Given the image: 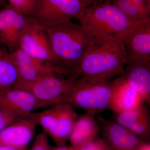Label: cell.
Returning a JSON list of instances; mask_svg holds the SVG:
<instances>
[{
	"label": "cell",
	"instance_id": "cell-28",
	"mask_svg": "<svg viewBox=\"0 0 150 150\" xmlns=\"http://www.w3.org/2000/svg\"><path fill=\"white\" fill-rule=\"evenodd\" d=\"M0 150H27V149H18L6 146H0Z\"/></svg>",
	"mask_w": 150,
	"mask_h": 150
},
{
	"label": "cell",
	"instance_id": "cell-31",
	"mask_svg": "<svg viewBox=\"0 0 150 150\" xmlns=\"http://www.w3.org/2000/svg\"><path fill=\"white\" fill-rule=\"evenodd\" d=\"M148 6L150 8V0H145Z\"/></svg>",
	"mask_w": 150,
	"mask_h": 150
},
{
	"label": "cell",
	"instance_id": "cell-11",
	"mask_svg": "<svg viewBox=\"0 0 150 150\" xmlns=\"http://www.w3.org/2000/svg\"><path fill=\"white\" fill-rule=\"evenodd\" d=\"M28 17L8 4L0 10V43L10 52L18 48L20 37Z\"/></svg>",
	"mask_w": 150,
	"mask_h": 150
},
{
	"label": "cell",
	"instance_id": "cell-21",
	"mask_svg": "<svg viewBox=\"0 0 150 150\" xmlns=\"http://www.w3.org/2000/svg\"><path fill=\"white\" fill-rule=\"evenodd\" d=\"M77 150H111L103 139L95 138L83 145Z\"/></svg>",
	"mask_w": 150,
	"mask_h": 150
},
{
	"label": "cell",
	"instance_id": "cell-3",
	"mask_svg": "<svg viewBox=\"0 0 150 150\" xmlns=\"http://www.w3.org/2000/svg\"><path fill=\"white\" fill-rule=\"evenodd\" d=\"M77 20L91 38L110 36L118 38L134 23L109 2H99L87 7Z\"/></svg>",
	"mask_w": 150,
	"mask_h": 150
},
{
	"label": "cell",
	"instance_id": "cell-12",
	"mask_svg": "<svg viewBox=\"0 0 150 150\" xmlns=\"http://www.w3.org/2000/svg\"><path fill=\"white\" fill-rule=\"evenodd\" d=\"M103 139L111 150H135L144 141L115 121L106 120L98 115Z\"/></svg>",
	"mask_w": 150,
	"mask_h": 150
},
{
	"label": "cell",
	"instance_id": "cell-15",
	"mask_svg": "<svg viewBox=\"0 0 150 150\" xmlns=\"http://www.w3.org/2000/svg\"><path fill=\"white\" fill-rule=\"evenodd\" d=\"M120 76L150 105V61L127 63Z\"/></svg>",
	"mask_w": 150,
	"mask_h": 150
},
{
	"label": "cell",
	"instance_id": "cell-17",
	"mask_svg": "<svg viewBox=\"0 0 150 150\" xmlns=\"http://www.w3.org/2000/svg\"><path fill=\"white\" fill-rule=\"evenodd\" d=\"M114 114L115 122L125 127L144 142L149 141L150 119L147 108L143 105L134 110Z\"/></svg>",
	"mask_w": 150,
	"mask_h": 150
},
{
	"label": "cell",
	"instance_id": "cell-7",
	"mask_svg": "<svg viewBox=\"0 0 150 150\" xmlns=\"http://www.w3.org/2000/svg\"><path fill=\"white\" fill-rule=\"evenodd\" d=\"M86 7L79 0H38L30 17L48 28L77 19Z\"/></svg>",
	"mask_w": 150,
	"mask_h": 150
},
{
	"label": "cell",
	"instance_id": "cell-5",
	"mask_svg": "<svg viewBox=\"0 0 150 150\" xmlns=\"http://www.w3.org/2000/svg\"><path fill=\"white\" fill-rule=\"evenodd\" d=\"M50 73L27 82H17L14 87L32 94L43 108L66 103L76 77Z\"/></svg>",
	"mask_w": 150,
	"mask_h": 150
},
{
	"label": "cell",
	"instance_id": "cell-1",
	"mask_svg": "<svg viewBox=\"0 0 150 150\" xmlns=\"http://www.w3.org/2000/svg\"><path fill=\"white\" fill-rule=\"evenodd\" d=\"M127 64L123 42L110 36L91 38L73 76L93 79H111L123 74Z\"/></svg>",
	"mask_w": 150,
	"mask_h": 150
},
{
	"label": "cell",
	"instance_id": "cell-27",
	"mask_svg": "<svg viewBox=\"0 0 150 150\" xmlns=\"http://www.w3.org/2000/svg\"><path fill=\"white\" fill-rule=\"evenodd\" d=\"M79 1L84 4L86 6V7L89 6H91L95 3L101 2L100 0H79Z\"/></svg>",
	"mask_w": 150,
	"mask_h": 150
},
{
	"label": "cell",
	"instance_id": "cell-16",
	"mask_svg": "<svg viewBox=\"0 0 150 150\" xmlns=\"http://www.w3.org/2000/svg\"><path fill=\"white\" fill-rule=\"evenodd\" d=\"M114 90L110 110L114 113L130 111L143 105L144 99L120 76L113 80Z\"/></svg>",
	"mask_w": 150,
	"mask_h": 150
},
{
	"label": "cell",
	"instance_id": "cell-32",
	"mask_svg": "<svg viewBox=\"0 0 150 150\" xmlns=\"http://www.w3.org/2000/svg\"><path fill=\"white\" fill-rule=\"evenodd\" d=\"M1 5H0V8H1ZM0 10H1V9H0Z\"/></svg>",
	"mask_w": 150,
	"mask_h": 150
},
{
	"label": "cell",
	"instance_id": "cell-4",
	"mask_svg": "<svg viewBox=\"0 0 150 150\" xmlns=\"http://www.w3.org/2000/svg\"><path fill=\"white\" fill-rule=\"evenodd\" d=\"M113 90L111 79L76 78L66 103L95 115L110 110Z\"/></svg>",
	"mask_w": 150,
	"mask_h": 150
},
{
	"label": "cell",
	"instance_id": "cell-9",
	"mask_svg": "<svg viewBox=\"0 0 150 150\" xmlns=\"http://www.w3.org/2000/svg\"><path fill=\"white\" fill-rule=\"evenodd\" d=\"M118 38L125 47L127 64L150 61V18L134 22Z\"/></svg>",
	"mask_w": 150,
	"mask_h": 150
},
{
	"label": "cell",
	"instance_id": "cell-10",
	"mask_svg": "<svg viewBox=\"0 0 150 150\" xmlns=\"http://www.w3.org/2000/svg\"><path fill=\"white\" fill-rule=\"evenodd\" d=\"M7 54L16 68L18 74L17 82L31 81L42 75L50 73L70 76L69 73L64 68L33 58L20 48Z\"/></svg>",
	"mask_w": 150,
	"mask_h": 150
},
{
	"label": "cell",
	"instance_id": "cell-22",
	"mask_svg": "<svg viewBox=\"0 0 150 150\" xmlns=\"http://www.w3.org/2000/svg\"><path fill=\"white\" fill-rule=\"evenodd\" d=\"M51 148L48 135L42 131L35 137L30 150H50Z\"/></svg>",
	"mask_w": 150,
	"mask_h": 150
},
{
	"label": "cell",
	"instance_id": "cell-6",
	"mask_svg": "<svg viewBox=\"0 0 150 150\" xmlns=\"http://www.w3.org/2000/svg\"><path fill=\"white\" fill-rule=\"evenodd\" d=\"M32 116L37 125L57 145L66 144L78 117L74 107L67 103H59L43 111L34 112Z\"/></svg>",
	"mask_w": 150,
	"mask_h": 150
},
{
	"label": "cell",
	"instance_id": "cell-18",
	"mask_svg": "<svg viewBox=\"0 0 150 150\" xmlns=\"http://www.w3.org/2000/svg\"><path fill=\"white\" fill-rule=\"evenodd\" d=\"M99 131L98 121L95 115L87 113L78 117L69 140L75 150H77L88 142L95 139Z\"/></svg>",
	"mask_w": 150,
	"mask_h": 150
},
{
	"label": "cell",
	"instance_id": "cell-20",
	"mask_svg": "<svg viewBox=\"0 0 150 150\" xmlns=\"http://www.w3.org/2000/svg\"><path fill=\"white\" fill-rule=\"evenodd\" d=\"M8 4L27 16H30L38 0H6Z\"/></svg>",
	"mask_w": 150,
	"mask_h": 150
},
{
	"label": "cell",
	"instance_id": "cell-26",
	"mask_svg": "<svg viewBox=\"0 0 150 150\" xmlns=\"http://www.w3.org/2000/svg\"><path fill=\"white\" fill-rule=\"evenodd\" d=\"M135 150H150L149 142H144Z\"/></svg>",
	"mask_w": 150,
	"mask_h": 150
},
{
	"label": "cell",
	"instance_id": "cell-23",
	"mask_svg": "<svg viewBox=\"0 0 150 150\" xmlns=\"http://www.w3.org/2000/svg\"><path fill=\"white\" fill-rule=\"evenodd\" d=\"M18 118L12 112L0 107V131Z\"/></svg>",
	"mask_w": 150,
	"mask_h": 150
},
{
	"label": "cell",
	"instance_id": "cell-30",
	"mask_svg": "<svg viewBox=\"0 0 150 150\" xmlns=\"http://www.w3.org/2000/svg\"><path fill=\"white\" fill-rule=\"evenodd\" d=\"M5 54V52L3 51V50H2L1 48H0V56H2L3 55H4V54Z\"/></svg>",
	"mask_w": 150,
	"mask_h": 150
},
{
	"label": "cell",
	"instance_id": "cell-13",
	"mask_svg": "<svg viewBox=\"0 0 150 150\" xmlns=\"http://www.w3.org/2000/svg\"><path fill=\"white\" fill-rule=\"evenodd\" d=\"M19 118L0 131V146L27 149L34 137L37 124L32 116Z\"/></svg>",
	"mask_w": 150,
	"mask_h": 150
},
{
	"label": "cell",
	"instance_id": "cell-8",
	"mask_svg": "<svg viewBox=\"0 0 150 150\" xmlns=\"http://www.w3.org/2000/svg\"><path fill=\"white\" fill-rule=\"evenodd\" d=\"M18 48L33 58L62 67L51 50L46 28L30 17L21 35Z\"/></svg>",
	"mask_w": 150,
	"mask_h": 150
},
{
	"label": "cell",
	"instance_id": "cell-2",
	"mask_svg": "<svg viewBox=\"0 0 150 150\" xmlns=\"http://www.w3.org/2000/svg\"><path fill=\"white\" fill-rule=\"evenodd\" d=\"M54 56L71 76L90 41L79 23L72 21L46 28Z\"/></svg>",
	"mask_w": 150,
	"mask_h": 150
},
{
	"label": "cell",
	"instance_id": "cell-19",
	"mask_svg": "<svg viewBox=\"0 0 150 150\" xmlns=\"http://www.w3.org/2000/svg\"><path fill=\"white\" fill-rule=\"evenodd\" d=\"M18 80L16 68L6 53L0 56V93L14 87Z\"/></svg>",
	"mask_w": 150,
	"mask_h": 150
},
{
	"label": "cell",
	"instance_id": "cell-29",
	"mask_svg": "<svg viewBox=\"0 0 150 150\" xmlns=\"http://www.w3.org/2000/svg\"><path fill=\"white\" fill-rule=\"evenodd\" d=\"M8 4L6 0H0V5L1 7H4Z\"/></svg>",
	"mask_w": 150,
	"mask_h": 150
},
{
	"label": "cell",
	"instance_id": "cell-14",
	"mask_svg": "<svg viewBox=\"0 0 150 150\" xmlns=\"http://www.w3.org/2000/svg\"><path fill=\"white\" fill-rule=\"evenodd\" d=\"M0 107L19 117H30L35 110L42 108L29 92L15 87L0 93Z\"/></svg>",
	"mask_w": 150,
	"mask_h": 150
},
{
	"label": "cell",
	"instance_id": "cell-25",
	"mask_svg": "<svg viewBox=\"0 0 150 150\" xmlns=\"http://www.w3.org/2000/svg\"><path fill=\"white\" fill-rule=\"evenodd\" d=\"M50 150H75L71 146H67L66 144L57 145L55 147H51Z\"/></svg>",
	"mask_w": 150,
	"mask_h": 150
},
{
	"label": "cell",
	"instance_id": "cell-24",
	"mask_svg": "<svg viewBox=\"0 0 150 150\" xmlns=\"http://www.w3.org/2000/svg\"><path fill=\"white\" fill-rule=\"evenodd\" d=\"M139 6L141 8L150 14V8L148 6L145 0H130Z\"/></svg>",
	"mask_w": 150,
	"mask_h": 150
}]
</instances>
